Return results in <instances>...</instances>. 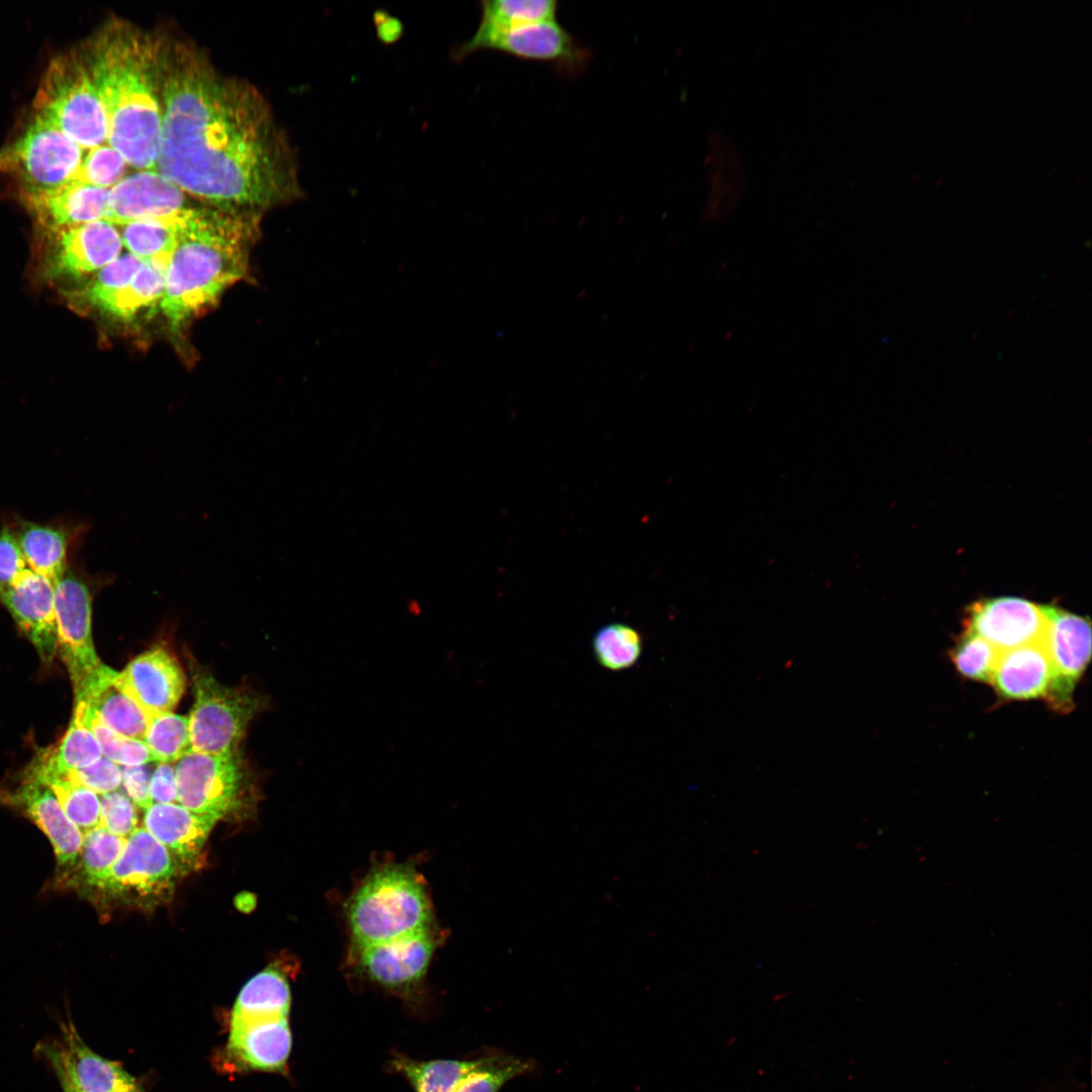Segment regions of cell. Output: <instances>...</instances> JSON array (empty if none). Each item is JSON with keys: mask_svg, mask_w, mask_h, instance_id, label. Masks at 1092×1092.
Instances as JSON below:
<instances>
[{"mask_svg": "<svg viewBox=\"0 0 1092 1092\" xmlns=\"http://www.w3.org/2000/svg\"><path fill=\"white\" fill-rule=\"evenodd\" d=\"M348 923L356 948L432 927V905L420 874L404 863L373 869L350 897Z\"/></svg>", "mask_w": 1092, "mask_h": 1092, "instance_id": "4", "label": "cell"}, {"mask_svg": "<svg viewBox=\"0 0 1092 1092\" xmlns=\"http://www.w3.org/2000/svg\"><path fill=\"white\" fill-rule=\"evenodd\" d=\"M0 601L42 662L50 664L58 652L55 582L27 567L10 588L0 593Z\"/></svg>", "mask_w": 1092, "mask_h": 1092, "instance_id": "18", "label": "cell"}, {"mask_svg": "<svg viewBox=\"0 0 1092 1092\" xmlns=\"http://www.w3.org/2000/svg\"><path fill=\"white\" fill-rule=\"evenodd\" d=\"M109 189L79 181L52 190L21 191V198L44 232L106 220Z\"/></svg>", "mask_w": 1092, "mask_h": 1092, "instance_id": "21", "label": "cell"}, {"mask_svg": "<svg viewBox=\"0 0 1092 1092\" xmlns=\"http://www.w3.org/2000/svg\"><path fill=\"white\" fill-rule=\"evenodd\" d=\"M191 207L185 193L157 170L124 176L108 193L106 220L115 225L168 216Z\"/></svg>", "mask_w": 1092, "mask_h": 1092, "instance_id": "20", "label": "cell"}, {"mask_svg": "<svg viewBox=\"0 0 1092 1092\" xmlns=\"http://www.w3.org/2000/svg\"><path fill=\"white\" fill-rule=\"evenodd\" d=\"M0 796L6 804L20 809L44 833L60 867L77 864L83 832L68 818L49 786L24 775L16 788Z\"/></svg>", "mask_w": 1092, "mask_h": 1092, "instance_id": "19", "label": "cell"}, {"mask_svg": "<svg viewBox=\"0 0 1092 1092\" xmlns=\"http://www.w3.org/2000/svg\"><path fill=\"white\" fill-rule=\"evenodd\" d=\"M174 768L178 803L195 813L221 819L244 802L249 776L238 752L213 755L189 751Z\"/></svg>", "mask_w": 1092, "mask_h": 1092, "instance_id": "9", "label": "cell"}, {"mask_svg": "<svg viewBox=\"0 0 1092 1092\" xmlns=\"http://www.w3.org/2000/svg\"><path fill=\"white\" fill-rule=\"evenodd\" d=\"M439 941L440 936L431 927L356 948L359 971L372 983L413 1001L421 995L424 978Z\"/></svg>", "mask_w": 1092, "mask_h": 1092, "instance_id": "12", "label": "cell"}, {"mask_svg": "<svg viewBox=\"0 0 1092 1092\" xmlns=\"http://www.w3.org/2000/svg\"><path fill=\"white\" fill-rule=\"evenodd\" d=\"M219 819L195 813L178 803L156 804L144 816V828L168 850L181 871L194 869L209 833Z\"/></svg>", "mask_w": 1092, "mask_h": 1092, "instance_id": "22", "label": "cell"}, {"mask_svg": "<svg viewBox=\"0 0 1092 1092\" xmlns=\"http://www.w3.org/2000/svg\"><path fill=\"white\" fill-rule=\"evenodd\" d=\"M35 114L82 149L107 142V117L80 49L51 61L34 99Z\"/></svg>", "mask_w": 1092, "mask_h": 1092, "instance_id": "5", "label": "cell"}, {"mask_svg": "<svg viewBox=\"0 0 1092 1092\" xmlns=\"http://www.w3.org/2000/svg\"><path fill=\"white\" fill-rule=\"evenodd\" d=\"M168 259L143 262L133 277L98 307L113 320L128 323L152 307H159L165 287Z\"/></svg>", "mask_w": 1092, "mask_h": 1092, "instance_id": "27", "label": "cell"}, {"mask_svg": "<svg viewBox=\"0 0 1092 1092\" xmlns=\"http://www.w3.org/2000/svg\"><path fill=\"white\" fill-rule=\"evenodd\" d=\"M116 671L105 665L74 703H85L115 733L144 741L149 716L113 681Z\"/></svg>", "mask_w": 1092, "mask_h": 1092, "instance_id": "25", "label": "cell"}, {"mask_svg": "<svg viewBox=\"0 0 1092 1092\" xmlns=\"http://www.w3.org/2000/svg\"><path fill=\"white\" fill-rule=\"evenodd\" d=\"M190 670L194 690L188 716L191 751L213 755L237 752L247 726L263 705L260 697L221 685L193 662Z\"/></svg>", "mask_w": 1092, "mask_h": 1092, "instance_id": "6", "label": "cell"}, {"mask_svg": "<svg viewBox=\"0 0 1092 1092\" xmlns=\"http://www.w3.org/2000/svg\"><path fill=\"white\" fill-rule=\"evenodd\" d=\"M127 163L108 144L92 148L83 157L75 181L110 189L124 176Z\"/></svg>", "mask_w": 1092, "mask_h": 1092, "instance_id": "40", "label": "cell"}, {"mask_svg": "<svg viewBox=\"0 0 1092 1092\" xmlns=\"http://www.w3.org/2000/svg\"><path fill=\"white\" fill-rule=\"evenodd\" d=\"M1000 651L979 635L964 631L949 652L957 670L965 677L991 684Z\"/></svg>", "mask_w": 1092, "mask_h": 1092, "instance_id": "39", "label": "cell"}, {"mask_svg": "<svg viewBox=\"0 0 1092 1092\" xmlns=\"http://www.w3.org/2000/svg\"><path fill=\"white\" fill-rule=\"evenodd\" d=\"M291 1046L288 1018H279L232 1024L226 1054L238 1068L282 1073Z\"/></svg>", "mask_w": 1092, "mask_h": 1092, "instance_id": "23", "label": "cell"}, {"mask_svg": "<svg viewBox=\"0 0 1092 1092\" xmlns=\"http://www.w3.org/2000/svg\"><path fill=\"white\" fill-rule=\"evenodd\" d=\"M257 218L213 207L188 209L159 304L173 333L245 277Z\"/></svg>", "mask_w": 1092, "mask_h": 1092, "instance_id": "3", "label": "cell"}, {"mask_svg": "<svg viewBox=\"0 0 1092 1092\" xmlns=\"http://www.w3.org/2000/svg\"><path fill=\"white\" fill-rule=\"evenodd\" d=\"M480 5L477 30L481 31L556 20L558 6L553 0H485Z\"/></svg>", "mask_w": 1092, "mask_h": 1092, "instance_id": "32", "label": "cell"}, {"mask_svg": "<svg viewBox=\"0 0 1092 1092\" xmlns=\"http://www.w3.org/2000/svg\"><path fill=\"white\" fill-rule=\"evenodd\" d=\"M1052 675L1051 662L1040 641L1000 652L990 685L1008 700L1044 698Z\"/></svg>", "mask_w": 1092, "mask_h": 1092, "instance_id": "24", "label": "cell"}, {"mask_svg": "<svg viewBox=\"0 0 1092 1092\" xmlns=\"http://www.w3.org/2000/svg\"><path fill=\"white\" fill-rule=\"evenodd\" d=\"M1046 629L1042 639L1051 666L1052 680L1044 697L1057 712H1069L1073 693L1091 656L1090 621L1055 606L1043 605Z\"/></svg>", "mask_w": 1092, "mask_h": 1092, "instance_id": "13", "label": "cell"}, {"mask_svg": "<svg viewBox=\"0 0 1092 1092\" xmlns=\"http://www.w3.org/2000/svg\"><path fill=\"white\" fill-rule=\"evenodd\" d=\"M83 149L34 114L23 133L0 150V171L13 174L21 191L52 190L75 181Z\"/></svg>", "mask_w": 1092, "mask_h": 1092, "instance_id": "7", "label": "cell"}, {"mask_svg": "<svg viewBox=\"0 0 1092 1092\" xmlns=\"http://www.w3.org/2000/svg\"><path fill=\"white\" fill-rule=\"evenodd\" d=\"M70 780L80 784L97 795H104L117 791L121 785L120 765L105 756H101L94 763L65 774Z\"/></svg>", "mask_w": 1092, "mask_h": 1092, "instance_id": "42", "label": "cell"}, {"mask_svg": "<svg viewBox=\"0 0 1092 1092\" xmlns=\"http://www.w3.org/2000/svg\"><path fill=\"white\" fill-rule=\"evenodd\" d=\"M107 117V144L156 170L162 127L160 34L112 18L80 48Z\"/></svg>", "mask_w": 1092, "mask_h": 1092, "instance_id": "2", "label": "cell"}, {"mask_svg": "<svg viewBox=\"0 0 1092 1092\" xmlns=\"http://www.w3.org/2000/svg\"><path fill=\"white\" fill-rule=\"evenodd\" d=\"M592 646L600 665L612 671H620L632 667L639 660L643 640L633 627L623 623H611L596 632Z\"/></svg>", "mask_w": 1092, "mask_h": 1092, "instance_id": "33", "label": "cell"}, {"mask_svg": "<svg viewBox=\"0 0 1092 1092\" xmlns=\"http://www.w3.org/2000/svg\"><path fill=\"white\" fill-rule=\"evenodd\" d=\"M12 530L28 567L56 583L68 569L72 533L63 527L28 521H21Z\"/></svg>", "mask_w": 1092, "mask_h": 1092, "instance_id": "28", "label": "cell"}, {"mask_svg": "<svg viewBox=\"0 0 1092 1092\" xmlns=\"http://www.w3.org/2000/svg\"><path fill=\"white\" fill-rule=\"evenodd\" d=\"M189 208L168 216L139 219L116 225L123 248L142 262L154 259L169 260Z\"/></svg>", "mask_w": 1092, "mask_h": 1092, "instance_id": "29", "label": "cell"}, {"mask_svg": "<svg viewBox=\"0 0 1092 1092\" xmlns=\"http://www.w3.org/2000/svg\"><path fill=\"white\" fill-rule=\"evenodd\" d=\"M113 681L150 718L176 708L185 691L186 676L168 649L154 647L116 671Z\"/></svg>", "mask_w": 1092, "mask_h": 1092, "instance_id": "17", "label": "cell"}, {"mask_svg": "<svg viewBox=\"0 0 1092 1092\" xmlns=\"http://www.w3.org/2000/svg\"><path fill=\"white\" fill-rule=\"evenodd\" d=\"M134 804L118 791L100 796V826L109 832L127 838L138 828Z\"/></svg>", "mask_w": 1092, "mask_h": 1092, "instance_id": "41", "label": "cell"}, {"mask_svg": "<svg viewBox=\"0 0 1092 1092\" xmlns=\"http://www.w3.org/2000/svg\"><path fill=\"white\" fill-rule=\"evenodd\" d=\"M144 742L154 761L179 760L191 751L188 716L173 712L151 716Z\"/></svg>", "mask_w": 1092, "mask_h": 1092, "instance_id": "35", "label": "cell"}, {"mask_svg": "<svg viewBox=\"0 0 1092 1092\" xmlns=\"http://www.w3.org/2000/svg\"><path fill=\"white\" fill-rule=\"evenodd\" d=\"M150 781L151 775L147 764L121 768V785L126 796L135 806L144 810L153 805Z\"/></svg>", "mask_w": 1092, "mask_h": 1092, "instance_id": "44", "label": "cell"}, {"mask_svg": "<svg viewBox=\"0 0 1092 1092\" xmlns=\"http://www.w3.org/2000/svg\"><path fill=\"white\" fill-rule=\"evenodd\" d=\"M73 717L95 736L102 755L122 766H134L154 761L144 741L121 736L106 727L83 702L74 703Z\"/></svg>", "mask_w": 1092, "mask_h": 1092, "instance_id": "34", "label": "cell"}, {"mask_svg": "<svg viewBox=\"0 0 1092 1092\" xmlns=\"http://www.w3.org/2000/svg\"><path fill=\"white\" fill-rule=\"evenodd\" d=\"M964 626L1002 652L1042 641L1046 616L1043 605L1015 597L992 598L973 603Z\"/></svg>", "mask_w": 1092, "mask_h": 1092, "instance_id": "16", "label": "cell"}, {"mask_svg": "<svg viewBox=\"0 0 1092 1092\" xmlns=\"http://www.w3.org/2000/svg\"><path fill=\"white\" fill-rule=\"evenodd\" d=\"M177 868L168 850L144 827L126 838L123 850L95 888L106 897L151 905L170 897Z\"/></svg>", "mask_w": 1092, "mask_h": 1092, "instance_id": "10", "label": "cell"}, {"mask_svg": "<svg viewBox=\"0 0 1092 1092\" xmlns=\"http://www.w3.org/2000/svg\"><path fill=\"white\" fill-rule=\"evenodd\" d=\"M142 264L143 262L131 254H121L93 274L88 283L72 290L69 299L75 306L96 310L102 302L133 277Z\"/></svg>", "mask_w": 1092, "mask_h": 1092, "instance_id": "36", "label": "cell"}, {"mask_svg": "<svg viewBox=\"0 0 1092 1092\" xmlns=\"http://www.w3.org/2000/svg\"><path fill=\"white\" fill-rule=\"evenodd\" d=\"M125 840L100 825L85 832L79 860L88 886L96 888L105 879L120 856Z\"/></svg>", "mask_w": 1092, "mask_h": 1092, "instance_id": "37", "label": "cell"}, {"mask_svg": "<svg viewBox=\"0 0 1092 1092\" xmlns=\"http://www.w3.org/2000/svg\"><path fill=\"white\" fill-rule=\"evenodd\" d=\"M28 567L10 527L0 530V593L10 588Z\"/></svg>", "mask_w": 1092, "mask_h": 1092, "instance_id": "43", "label": "cell"}, {"mask_svg": "<svg viewBox=\"0 0 1092 1092\" xmlns=\"http://www.w3.org/2000/svg\"><path fill=\"white\" fill-rule=\"evenodd\" d=\"M482 50L498 51L518 59L549 63L565 75L580 73L590 56L556 20L502 30L476 29L469 39L453 51V58L461 61Z\"/></svg>", "mask_w": 1092, "mask_h": 1092, "instance_id": "11", "label": "cell"}, {"mask_svg": "<svg viewBox=\"0 0 1092 1092\" xmlns=\"http://www.w3.org/2000/svg\"><path fill=\"white\" fill-rule=\"evenodd\" d=\"M46 234L51 246L42 269L52 280L95 274L118 258L123 249L117 226L104 219Z\"/></svg>", "mask_w": 1092, "mask_h": 1092, "instance_id": "14", "label": "cell"}, {"mask_svg": "<svg viewBox=\"0 0 1092 1092\" xmlns=\"http://www.w3.org/2000/svg\"><path fill=\"white\" fill-rule=\"evenodd\" d=\"M58 652L68 670L74 698L105 666L92 637V588L88 579L68 567L55 583Z\"/></svg>", "mask_w": 1092, "mask_h": 1092, "instance_id": "8", "label": "cell"}, {"mask_svg": "<svg viewBox=\"0 0 1092 1092\" xmlns=\"http://www.w3.org/2000/svg\"><path fill=\"white\" fill-rule=\"evenodd\" d=\"M290 1005L291 992L287 978L281 971L268 968L249 980L240 991L233 1008L231 1025L288 1018Z\"/></svg>", "mask_w": 1092, "mask_h": 1092, "instance_id": "26", "label": "cell"}, {"mask_svg": "<svg viewBox=\"0 0 1092 1092\" xmlns=\"http://www.w3.org/2000/svg\"><path fill=\"white\" fill-rule=\"evenodd\" d=\"M153 804L178 802L175 768L171 763L159 762L150 781Z\"/></svg>", "mask_w": 1092, "mask_h": 1092, "instance_id": "45", "label": "cell"}, {"mask_svg": "<svg viewBox=\"0 0 1092 1092\" xmlns=\"http://www.w3.org/2000/svg\"><path fill=\"white\" fill-rule=\"evenodd\" d=\"M157 171L210 207L260 214L300 199L291 144L261 92L193 42L160 34Z\"/></svg>", "mask_w": 1092, "mask_h": 1092, "instance_id": "1", "label": "cell"}, {"mask_svg": "<svg viewBox=\"0 0 1092 1092\" xmlns=\"http://www.w3.org/2000/svg\"><path fill=\"white\" fill-rule=\"evenodd\" d=\"M101 756V748L93 733L73 717L59 744L40 751L30 766L43 772L65 775L84 768Z\"/></svg>", "mask_w": 1092, "mask_h": 1092, "instance_id": "30", "label": "cell"}, {"mask_svg": "<svg viewBox=\"0 0 1092 1092\" xmlns=\"http://www.w3.org/2000/svg\"><path fill=\"white\" fill-rule=\"evenodd\" d=\"M529 1069L527 1062L508 1056L476 1059L450 1092H498L508 1081Z\"/></svg>", "mask_w": 1092, "mask_h": 1092, "instance_id": "38", "label": "cell"}, {"mask_svg": "<svg viewBox=\"0 0 1092 1092\" xmlns=\"http://www.w3.org/2000/svg\"><path fill=\"white\" fill-rule=\"evenodd\" d=\"M25 776L49 786L68 818L83 832L100 825V798L65 775L43 772L28 766Z\"/></svg>", "mask_w": 1092, "mask_h": 1092, "instance_id": "31", "label": "cell"}, {"mask_svg": "<svg viewBox=\"0 0 1092 1092\" xmlns=\"http://www.w3.org/2000/svg\"><path fill=\"white\" fill-rule=\"evenodd\" d=\"M43 1053L65 1092H140L135 1080L119 1064L90 1050L72 1023L63 1026L61 1039L47 1044Z\"/></svg>", "mask_w": 1092, "mask_h": 1092, "instance_id": "15", "label": "cell"}]
</instances>
